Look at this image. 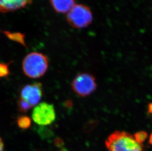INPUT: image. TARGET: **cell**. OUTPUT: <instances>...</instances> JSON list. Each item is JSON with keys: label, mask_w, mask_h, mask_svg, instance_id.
Listing matches in <instances>:
<instances>
[{"label": "cell", "mask_w": 152, "mask_h": 151, "mask_svg": "<svg viewBox=\"0 0 152 151\" xmlns=\"http://www.w3.org/2000/svg\"><path fill=\"white\" fill-rule=\"evenodd\" d=\"M105 144L109 151H143V146L136 141L134 136L125 131L112 133Z\"/></svg>", "instance_id": "1"}, {"label": "cell", "mask_w": 152, "mask_h": 151, "mask_svg": "<svg viewBox=\"0 0 152 151\" xmlns=\"http://www.w3.org/2000/svg\"><path fill=\"white\" fill-rule=\"evenodd\" d=\"M49 65L47 56L42 53L32 52L24 57L22 69L25 74L32 78H37L44 75Z\"/></svg>", "instance_id": "2"}, {"label": "cell", "mask_w": 152, "mask_h": 151, "mask_svg": "<svg viewBox=\"0 0 152 151\" xmlns=\"http://www.w3.org/2000/svg\"><path fill=\"white\" fill-rule=\"evenodd\" d=\"M93 16L90 8L83 4H76L66 13V21L72 27L85 28L92 23Z\"/></svg>", "instance_id": "3"}, {"label": "cell", "mask_w": 152, "mask_h": 151, "mask_svg": "<svg viewBox=\"0 0 152 151\" xmlns=\"http://www.w3.org/2000/svg\"><path fill=\"white\" fill-rule=\"evenodd\" d=\"M96 87L95 77L89 73L78 74L72 83V90L82 97L90 95L96 89Z\"/></svg>", "instance_id": "4"}, {"label": "cell", "mask_w": 152, "mask_h": 151, "mask_svg": "<svg viewBox=\"0 0 152 151\" xmlns=\"http://www.w3.org/2000/svg\"><path fill=\"white\" fill-rule=\"evenodd\" d=\"M32 118L40 126L50 125L56 119V112L53 105L43 102L37 105L32 112Z\"/></svg>", "instance_id": "5"}, {"label": "cell", "mask_w": 152, "mask_h": 151, "mask_svg": "<svg viewBox=\"0 0 152 151\" xmlns=\"http://www.w3.org/2000/svg\"><path fill=\"white\" fill-rule=\"evenodd\" d=\"M42 96V84L40 83L27 84L20 92V98L26 101L33 107L37 105Z\"/></svg>", "instance_id": "6"}, {"label": "cell", "mask_w": 152, "mask_h": 151, "mask_svg": "<svg viewBox=\"0 0 152 151\" xmlns=\"http://www.w3.org/2000/svg\"><path fill=\"white\" fill-rule=\"evenodd\" d=\"M32 0H0V12H13L27 7Z\"/></svg>", "instance_id": "7"}, {"label": "cell", "mask_w": 152, "mask_h": 151, "mask_svg": "<svg viewBox=\"0 0 152 151\" xmlns=\"http://www.w3.org/2000/svg\"><path fill=\"white\" fill-rule=\"evenodd\" d=\"M55 11L59 13H67L76 4L75 0H50Z\"/></svg>", "instance_id": "8"}, {"label": "cell", "mask_w": 152, "mask_h": 151, "mask_svg": "<svg viewBox=\"0 0 152 151\" xmlns=\"http://www.w3.org/2000/svg\"><path fill=\"white\" fill-rule=\"evenodd\" d=\"M17 125L18 127L23 130L29 128L31 126V119L27 115L20 116L17 120Z\"/></svg>", "instance_id": "9"}, {"label": "cell", "mask_w": 152, "mask_h": 151, "mask_svg": "<svg viewBox=\"0 0 152 151\" xmlns=\"http://www.w3.org/2000/svg\"><path fill=\"white\" fill-rule=\"evenodd\" d=\"M17 106L20 112L26 113L33 107L30 104L22 99L20 98L17 101Z\"/></svg>", "instance_id": "10"}, {"label": "cell", "mask_w": 152, "mask_h": 151, "mask_svg": "<svg viewBox=\"0 0 152 151\" xmlns=\"http://www.w3.org/2000/svg\"><path fill=\"white\" fill-rule=\"evenodd\" d=\"M10 63H4L0 62V78H6L10 74V71L9 69Z\"/></svg>", "instance_id": "11"}, {"label": "cell", "mask_w": 152, "mask_h": 151, "mask_svg": "<svg viewBox=\"0 0 152 151\" xmlns=\"http://www.w3.org/2000/svg\"><path fill=\"white\" fill-rule=\"evenodd\" d=\"M148 134L146 131H140L136 133L134 137L135 140L139 144H142L145 141V140L147 138Z\"/></svg>", "instance_id": "12"}, {"label": "cell", "mask_w": 152, "mask_h": 151, "mask_svg": "<svg viewBox=\"0 0 152 151\" xmlns=\"http://www.w3.org/2000/svg\"><path fill=\"white\" fill-rule=\"evenodd\" d=\"M54 144L57 148H62L64 145L63 140L62 138L57 137L54 140Z\"/></svg>", "instance_id": "13"}, {"label": "cell", "mask_w": 152, "mask_h": 151, "mask_svg": "<svg viewBox=\"0 0 152 151\" xmlns=\"http://www.w3.org/2000/svg\"><path fill=\"white\" fill-rule=\"evenodd\" d=\"M4 144L3 140L0 137V151H4Z\"/></svg>", "instance_id": "14"}, {"label": "cell", "mask_w": 152, "mask_h": 151, "mask_svg": "<svg viewBox=\"0 0 152 151\" xmlns=\"http://www.w3.org/2000/svg\"><path fill=\"white\" fill-rule=\"evenodd\" d=\"M148 112H149L150 113L152 114V103L148 105Z\"/></svg>", "instance_id": "15"}, {"label": "cell", "mask_w": 152, "mask_h": 151, "mask_svg": "<svg viewBox=\"0 0 152 151\" xmlns=\"http://www.w3.org/2000/svg\"><path fill=\"white\" fill-rule=\"evenodd\" d=\"M149 143L151 145H152V133L150 136Z\"/></svg>", "instance_id": "16"}, {"label": "cell", "mask_w": 152, "mask_h": 151, "mask_svg": "<svg viewBox=\"0 0 152 151\" xmlns=\"http://www.w3.org/2000/svg\"><path fill=\"white\" fill-rule=\"evenodd\" d=\"M60 151H66V149H63L62 148L61 150H60Z\"/></svg>", "instance_id": "17"}]
</instances>
